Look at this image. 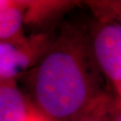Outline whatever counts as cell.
<instances>
[{
  "mask_svg": "<svg viewBox=\"0 0 121 121\" xmlns=\"http://www.w3.org/2000/svg\"><path fill=\"white\" fill-rule=\"evenodd\" d=\"M30 101L48 121H74L105 94L91 39L66 28L41 54L27 77Z\"/></svg>",
  "mask_w": 121,
  "mask_h": 121,
  "instance_id": "cell-1",
  "label": "cell"
},
{
  "mask_svg": "<svg viewBox=\"0 0 121 121\" xmlns=\"http://www.w3.org/2000/svg\"><path fill=\"white\" fill-rule=\"evenodd\" d=\"M92 53L109 90L121 97V26L113 21L100 22L91 39Z\"/></svg>",
  "mask_w": 121,
  "mask_h": 121,
  "instance_id": "cell-2",
  "label": "cell"
},
{
  "mask_svg": "<svg viewBox=\"0 0 121 121\" xmlns=\"http://www.w3.org/2000/svg\"><path fill=\"white\" fill-rule=\"evenodd\" d=\"M42 39H26L22 42L0 41V80L8 81L31 68L39 60L43 47Z\"/></svg>",
  "mask_w": 121,
  "mask_h": 121,
  "instance_id": "cell-3",
  "label": "cell"
},
{
  "mask_svg": "<svg viewBox=\"0 0 121 121\" xmlns=\"http://www.w3.org/2000/svg\"><path fill=\"white\" fill-rule=\"evenodd\" d=\"M35 110L15 80H0V121H27Z\"/></svg>",
  "mask_w": 121,
  "mask_h": 121,
  "instance_id": "cell-4",
  "label": "cell"
},
{
  "mask_svg": "<svg viewBox=\"0 0 121 121\" xmlns=\"http://www.w3.org/2000/svg\"><path fill=\"white\" fill-rule=\"evenodd\" d=\"M25 2L0 0V41L22 42Z\"/></svg>",
  "mask_w": 121,
  "mask_h": 121,
  "instance_id": "cell-5",
  "label": "cell"
},
{
  "mask_svg": "<svg viewBox=\"0 0 121 121\" xmlns=\"http://www.w3.org/2000/svg\"><path fill=\"white\" fill-rule=\"evenodd\" d=\"M118 106H120V99H113L107 93L87 108L74 121H111L114 111Z\"/></svg>",
  "mask_w": 121,
  "mask_h": 121,
  "instance_id": "cell-6",
  "label": "cell"
},
{
  "mask_svg": "<svg viewBox=\"0 0 121 121\" xmlns=\"http://www.w3.org/2000/svg\"><path fill=\"white\" fill-rule=\"evenodd\" d=\"M27 121H48L45 117H43L40 113L36 109L33 114L30 117V118Z\"/></svg>",
  "mask_w": 121,
  "mask_h": 121,
  "instance_id": "cell-7",
  "label": "cell"
},
{
  "mask_svg": "<svg viewBox=\"0 0 121 121\" xmlns=\"http://www.w3.org/2000/svg\"><path fill=\"white\" fill-rule=\"evenodd\" d=\"M111 121H121V115H120V106H118L116 110L114 111V114L112 116Z\"/></svg>",
  "mask_w": 121,
  "mask_h": 121,
  "instance_id": "cell-8",
  "label": "cell"
}]
</instances>
